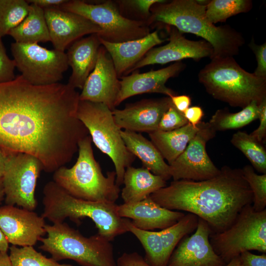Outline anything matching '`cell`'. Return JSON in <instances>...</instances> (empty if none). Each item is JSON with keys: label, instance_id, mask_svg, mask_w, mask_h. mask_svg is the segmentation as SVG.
I'll list each match as a JSON object with an SVG mask.
<instances>
[{"label": "cell", "instance_id": "1", "mask_svg": "<svg viewBox=\"0 0 266 266\" xmlns=\"http://www.w3.org/2000/svg\"><path fill=\"white\" fill-rule=\"evenodd\" d=\"M80 94L68 84L33 85L21 75L0 83V147L31 154L54 172L89 132L78 118Z\"/></svg>", "mask_w": 266, "mask_h": 266}, {"label": "cell", "instance_id": "2", "mask_svg": "<svg viewBox=\"0 0 266 266\" xmlns=\"http://www.w3.org/2000/svg\"><path fill=\"white\" fill-rule=\"evenodd\" d=\"M149 197L166 209L195 214L206 222L212 233L228 228L242 208L253 201L241 168L227 166L212 178L172 181Z\"/></svg>", "mask_w": 266, "mask_h": 266}, {"label": "cell", "instance_id": "3", "mask_svg": "<svg viewBox=\"0 0 266 266\" xmlns=\"http://www.w3.org/2000/svg\"><path fill=\"white\" fill-rule=\"evenodd\" d=\"M154 4L147 21L172 26L181 33L200 36L213 49L211 60L233 57L244 43L242 35L229 26L217 27L207 19L206 5L195 0H173Z\"/></svg>", "mask_w": 266, "mask_h": 266}, {"label": "cell", "instance_id": "4", "mask_svg": "<svg viewBox=\"0 0 266 266\" xmlns=\"http://www.w3.org/2000/svg\"><path fill=\"white\" fill-rule=\"evenodd\" d=\"M42 216L53 224L63 223L69 218L77 224L84 218L95 223L98 234L111 241L116 236L128 232L124 218L117 212L115 202L92 201L75 198L53 181L47 182L43 190Z\"/></svg>", "mask_w": 266, "mask_h": 266}, {"label": "cell", "instance_id": "5", "mask_svg": "<svg viewBox=\"0 0 266 266\" xmlns=\"http://www.w3.org/2000/svg\"><path fill=\"white\" fill-rule=\"evenodd\" d=\"M89 135L78 143V156L71 167H59L53 173V181L71 196L86 200L115 202L120 188L116 172L104 175L96 161Z\"/></svg>", "mask_w": 266, "mask_h": 266}, {"label": "cell", "instance_id": "6", "mask_svg": "<svg viewBox=\"0 0 266 266\" xmlns=\"http://www.w3.org/2000/svg\"><path fill=\"white\" fill-rule=\"evenodd\" d=\"M198 77L209 95L231 106L243 108L266 99V79L245 70L233 57L211 59Z\"/></svg>", "mask_w": 266, "mask_h": 266}, {"label": "cell", "instance_id": "7", "mask_svg": "<svg viewBox=\"0 0 266 266\" xmlns=\"http://www.w3.org/2000/svg\"><path fill=\"white\" fill-rule=\"evenodd\" d=\"M39 248L56 261L69 259L81 266H117L111 241L97 234L86 237L65 223L46 224Z\"/></svg>", "mask_w": 266, "mask_h": 266}, {"label": "cell", "instance_id": "8", "mask_svg": "<svg viewBox=\"0 0 266 266\" xmlns=\"http://www.w3.org/2000/svg\"><path fill=\"white\" fill-rule=\"evenodd\" d=\"M77 115L87 129L92 141L112 160L115 169L116 184H123L126 169L135 157L127 149L117 126L112 111L106 105L79 100Z\"/></svg>", "mask_w": 266, "mask_h": 266}, {"label": "cell", "instance_id": "9", "mask_svg": "<svg viewBox=\"0 0 266 266\" xmlns=\"http://www.w3.org/2000/svg\"><path fill=\"white\" fill-rule=\"evenodd\" d=\"M210 243L215 253L226 263L246 251L266 253V209L255 211L247 205L225 230L212 233Z\"/></svg>", "mask_w": 266, "mask_h": 266}, {"label": "cell", "instance_id": "10", "mask_svg": "<svg viewBox=\"0 0 266 266\" xmlns=\"http://www.w3.org/2000/svg\"><path fill=\"white\" fill-rule=\"evenodd\" d=\"M59 9L79 14L96 24L101 30L98 34L99 37L109 42L136 39L150 33L147 22L125 17L115 1L92 4L81 0H67Z\"/></svg>", "mask_w": 266, "mask_h": 266}, {"label": "cell", "instance_id": "11", "mask_svg": "<svg viewBox=\"0 0 266 266\" xmlns=\"http://www.w3.org/2000/svg\"><path fill=\"white\" fill-rule=\"evenodd\" d=\"M11 50L16 67L30 83L47 85L58 83L68 67L66 53L49 50L38 43L13 42Z\"/></svg>", "mask_w": 266, "mask_h": 266}, {"label": "cell", "instance_id": "12", "mask_svg": "<svg viewBox=\"0 0 266 266\" xmlns=\"http://www.w3.org/2000/svg\"><path fill=\"white\" fill-rule=\"evenodd\" d=\"M43 166L27 153L9 152L2 176L5 202L33 211L37 206L35 190Z\"/></svg>", "mask_w": 266, "mask_h": 266}, {"label": "cell", "instance_id": "13", "mask_svg": "<svg viewBox=\"0 0 266 266\" xmlns=\"http://www.w3.org/2000/svg\"><path fill=\"white\" fill-rule=\"evenodd\" d=\"M199 217L188 213L175 224L159 232L144 231L135 227L125 218L128 232L133 234L145 251V261L151 266H167L169 259L183 237L195 231Z\"/></svg>", "mask_w": 266, "mask_h": 266}, {"label": "cell", "instance_id": "14", "mask_svg": "<svg viewBox=\"0 0 266 266\" xmlns=\"http://www.w3.org/2000/svg\"><path fill=\"white\" fill-rule=\"evenodd\" d=\"M216 133L208 122H201L199 131L185 150L169 165L173 181H202L212 178L220 173V169L215 166L206 150V143Z\"/></svg>", "mask_w": 266, "mask_h": 266}, {"label": "cell", "instance_id": "15", "mask_svg": "<svg viewBox=\"0 0 266 266\" xmlns=\"http://www.w3.org/2000/svg\"><path fill=\"white\" fill-rule=\"evenodd\" d=\"M167 30L169 33L168 43L149 50L129 73L148 65H163L172 62H179L188 58L198 61L203 58H211L213 55L212 47L205 40H189L172 26H168Z\"/></svg>", "mask_w": 266, "mask_h": 266}, {"label": "cell", "instance_id": "16", "mask_svg": "<svg viewBox=\"0 0 266 266\" xmlns=\"http://www.w3.org/2000/svg\"><path fill=\"white\" fill-rule=\"evenodd\" d=\"M120 87L112 59L101 45L96 64L84 83L79 100L101 103L113 110L116 107Z\"/></svg>", "mask_w": 266, "mask_h": 266}, {"label": "cell", "instance_id": "17", "mask_svg": "<svg viewBox=\"0 0 266 266\" xmlns=\"http://www.w3.org/2000/svg\"><path fill=\"white\" fill-rule=\"evenodd\" d=\"M211 231L199 218L195 233L182 238L172 252L167 266H224L226 263L214 251L209 241Z\"/></svg>", "mask_w": 266, "mask_h": 266}, {"label": "cell", "instance_id": "18", "mask_svg": "<svg viewBox=\"0 0 266 266\" xmlns=\"http://www.w3.org/2000/svg\"><path fill=\"white\" fill-rule=\"evenodd\" d=\"M44 219L25 208L7 204L0 207V229L12 245L33 246L46 233Z\"/></svg>", "mask_w": 266, "mask_h": 266}, {"label": "cell", "instance_id": "19", "mask_svg": "<svg viewBox=\"0 0 266 266\" xmlns=\"http://www.w3.org/2000/svg\"><path fill=\"white\" fill-rule=\"evenodd\" d=\"M172 104L169 97L143 99L128 104L122 109L112 111L114 121L120 129L148 133L157 130L164 113Z\"/></svg>", "mask_w": 266, "mask_h": 266}, {"label": "cell", "instance_id": "20", "mask_svg": "<svg viewBox=\"0 0 266 266\" xmlns=\"http://www.w3.org/2000/svg\"><path fill=\"white\" fill-rule=\"evenodd\" d=\"M44 12L55 49L65 52L83 36L101 32L100 27L79 14L55 8L44 9Z\"/></svg>", "mask_w": 266, "mask_h": 266}, {"label": "cell", "instance_id": "21", "mask_svg": "<svg viewBox=\"0 0 266 266\" xmlns=\"http://www.w3.org/2000/svg\"><path fill=\"white\" fill-rule=\"evenodd\" d=\"M185 65L181 61L156 70L139 73L133 72L120 77V90L116 106L132 96L145 93H159L171 97L177 95L166 83L170 78L177 76L184 69Z\"/></svg>", "mask_w": 266, "mask_h": 266}, {"label": "cell", "instance_id": "22", "mask_svg": "<svg viewBox=\"0 0 266 266\" xmlns=\"http://www.w3.org/2000/svg\"><path fill=\"white\" fill-rule=\"evenodd\" d=\"M117 212L121 218L131 219L136 228L149 231L167 228L185 215L183 212L161 206L150 197L138 202L118 205Z\"/></svg>", "mask_w": 266, "mask_h": 266}, {"label": "cell", "instance_id": "23", "mask_svg": "<svg viewBox=\"0 0 266 266\" xmlns=\"http://www.w3.org/2000/svg\"><path fill=\"white\" fill-rule=\"evenodd\" d=\"M100 40L109 53L119 78L128 74L149 50L164 41L157 30L143 37L122 42H109L100 38Z\"/></svg>", "mask_w": 266, "mask_h": 266}, {"label": "cell", "instance_id": "24", "mask_svg": "<svg viewBox=\"0 0 266 266\" xmlns=\"http://www.w3.org/2000/svg\"><path fill=\"white\" fill-rule=\"evenodd\" d=\"M100 45L99 35L94 33L76 40L68 47L66 54L68 65L72 69L69 85L75 89H82L95 66Z\"/></svg>", "mask_w": 266, "mask_h": 266}, {"label": "cell", "instance_id": "25", "mask_svg": "<svg viewBox=\"0 0 266 266\" xmlns=\"http://www.w3.org/2000/svg\"><path fill=\"white\" fill-rule=\"evenodd\" d=\"M121 135L127 149L141 161L143 167L166 181L171 178L169 165L151 140L129 131L121 130Z\"/></svg>", "mask_w": 266, "mask_h": 266}, {"label": "cell", "instance_id": "26", "mask_svg": "<svg viewBox=\"0 0 266 266\" xmlns=\"http://www.w3.org/2000/svg\"><path fill=\"white\" fill-rule=\"evenodd\" d=\"M121 197L124 203L141 201L166 186V181L147 168L128 166L125 170Z\"/></svg>", "mask_w": 266, "mask_h": 266}, {"label": "cell", "instance_id": "27", "mask_svg": "<svg viewBox=\"0 0 266 266\" xmlns=\"http://www.w3.org/2000/svg\"><path fill=\"white\" fill-rule=\"evenodd\" d=\"M200 123L194 126L189 123L171 131H156L149 133L151 141L170 165L186 149L200 128Z\"/></svg>", "mask_w": 266, "mask_h": 266}, {"label": "cell", "instance_id": "28", "mask_svg": "<svg viewBox=\"0 0 266 266\" xmlns=\"http://www.w3.org/2000/svg\"><path fill=\"white\" fill-rule=\"evenodd\" d=\"M16 42L38 43L50 41V37L44 10L30 4L29 11L25 18L8 33Z\"/></svg>", "mask_w": 266, "mask_h": 266}, {"label": "cell", "instance_id": "29", "mask_svg": "<svg viewBox=\"0 0 266 266\" xmlns=\"http://www.w3.org/2000/svg\"><path fill=\"white\" fill-rule=\"evenodd\" d=\"M259 118V104L252 101L237 112L231 113L228 109L217 110L208 122L216 131H224L242 128Z\"/></svg>", "mask_w": 266, "mask_h": 266}, {"label": "cell", "instance_id": "30", "mask_svg": "<svg viewBox=\"0 0 266 266\" xmlns=\"http://www.w3.org/2000/svg\"><path fill=\"white\" fill-rule=\"evenodd\" d=\"M231 142L243 153L253 168L259 172L266 174V151L262 143L241 131L234 133Z\"/></svg>", "mask_w": 266, "mask_h": 266}, {"label": "cell", "instance_id": "31", "mask_svg": "<svg viewBox=\"0 0 266 266\" xmlns=\"http://www.w3.org/2000/svg\"><path fill=\"white\" fill-rule=\"evenodd\" d=\"M252 7L249 0H212L206 5L205 14L211 23L225 21L228 18L248 12Z\"/></svg>", "mask_w": 266, "mask_h": 266}, {"label": "cell", "instance_id": "32", "mask_svg": "<svg viewBox=\"0 0 266 266\" xmlns=\"http://www.w3.org/2000/svg\"><path fill=\"white\" fill-rule=\"evenodd\" d=\"M29 8L30 4L25 0H0V38L22 22Z\"/></svg>", "mask_w": 266, "mask_h": 266}, {"label": "cell", "instance_id": "33", "mask_svg": "<svg viewBox=\"0 0 266 266\" xmlns=\"http://www.w3.org/2000/svg\"><path fill=\"white\" fill-rule=\"evenodd\" d=\"M9 249V257L13 266H73L48 258L32 246L18 247L12 245Z\"/></svg>", "mask_w": 266, "mask_h": 266}, {"label": "cell", "instance_id": "34", "mask_svg": "<svg viewBox=\"0 0 266 266\" xmlns=\"http://www.w3.org/2000/svg\"><path fill=\"white\" fill-rule=\"evenodd\" d=\"M241 170L253 193V209L256 212L264 210L266 206V174L256 173L250 165L245 166Z\"/></svg>", "mask_w": 266, "mask_h": 266}, {"label": "cell", "instance_id": "35", "mask_svg": "<svg viewBox=\"0 0 266 266\" xmlns=\"http://www.w3.org/2000/svg\"><path fill=\"white\" fill-rule=\"evenodd\" d=\"M120 12L125 17L136 21H148L150 9L155 3L163 0H119L115 1Z\"/></svg>", "mask_w": 266, "mask_h": 266}, {"label": "cell", "instance_id": "36", "mask_svg": "<svg viewBox=\"0 0 266 266\" xmlns=\"http://www.w3.org/2000/svg\"><path fill=\"white\" fill-rule=\"evenodd\" d=\"M188 123V122L184 114L179 111L172 104L163 115L157 130L164 132L171 131L181 128Z\"/></svg>", "mask_w": 266, "mask_h": 266}, {"label": "cell", "instance_id": "37", "mask_svg": "<svg viewBox=\"0 0 266 266\" xmlns=\"http://www.w3.org/2000/svg\"><path fill=\"white\" fill-rule=\"evenodd\" d=\"M15 67L14 60L7 56L1 38H0V83L10 81L15 78Z\"/></svg>", "mask_w": 266, "mask_h": 266}, {"label": "cell", "instance_id": "38", "mask_svg": "<svg viewBox=\"0 0 266 266\" xmlns=\"http://www.w3.org/2000/svg\"><path fill=\"white\" fill-rule=\"evenodd\" d=\"M249 47L255 55L257 62V66L253 74L258 77L266 79V43L258 45L252 40Z\"/></svg>", "mask_w": 266, "mask_h": 266}, {"label": "cell", "instance_id": "39", "mask_svg": "<svg viewBox=\"0 0 266 266\" xmlns=\"http://www.w3.org/2000/svg\"><path fill=\"white\" fill-rule=\"evenodd\" d=\"M259 126L250 134L261 143H264L266 136V99L259 104Z\"/></svg>", "mask_w": 266, "mask_h": 266}, {"label": "cell", "instance_id": "40", "mask_svg": "<svg viewBox=\"0 0 266 266\" xmlns=\"http://www.w3.org/2000/svg\"><path fill=\"white\" fill-rule=\"evenodd\" d=\"M117 266H151L137 252H125L116 260Z\"/></svg>", "mask_w": 266, "mask_h": 266}, {"label": "cell", "instance_id": "41", "mask_svg": "<svg viewBox=\"0 0 266 266\" xmlns=\"http://www.w3.org/2000/svg\"><path fill=\"white\" fill-rule=\"evenodd\" d=\"M240 266H266V254L256 255L249 251L242 252L238 256Z\"/></svg>", "mask_w": 266, "mask_h": 266}, {"label": "cell", "instance_id": "42", "mask_svg": "<svg viewBox=\"0 0 266 266\" xmlns=\"http://www.w3.org/2000/svg\"><path fill=\"white\" fill-rule=\"evenodd\" d=\"M183 114L188 123L194 126H197L201 122L204 115L202 108L198 106L189 107Z\"/></svg>", "mask_w": 266, "mask_h": 266}, {"label": "cell", "instance_id": "43", "mask_svg": "<svg viewBox=\"0 0 266 266\" xmlns=\"http://www.w3.org/2000/svg\"><path fill=\"white\" fill-rule=\"evenodd\" d=\"M170 99L175 107L182 113L190 107L191 103L190 97L185 95H177L170 97Z\"/></svg>", "mask_w": 266, "mask_h": 266}, {"label": "cell", "instance_id": "44", "mask_svg": "<svg viewBox=\"0 0 266 266\" xmlns=\"http://www.w3.org/2000/svg\"><path fill=\"white\" fill-rule=\"evenodd\" d=\"M29 4H35L42 9H59L66 0H27Z\"/></svg>", "mask_w": 266, "mask_h": 266}, {"label": "cell", "instance_id": "45", "mask_svg": "<svg viewBox=\"0 0 266 266\" xmlns=\"http://www.w3.org/2000/svg\"><path fill=\"white\" fill-rule=\"evenodd\" d=\"M9 151L0 147V177H2L7 162Z\"/></svg>", "mask_w": 266, "mask_h": 266}, {"label": "cell", "instance_id": "46", "mask_svg": "<svg viewBox=\"0 0 266 266\" xmlns=\"http://www.w3.org/2000/svg\"><path fill=\"white\" fill-rule=\"evenodd\" d=\"M9 248V243L0 229V251L7 252Z\"/></svg>", "mask_w": 266, "mask_h": 266}, {"label": "cell", "instance_id": "47", "mask_svg": "<svg viewBox=\"0 0 266 266\" xmlns=\"http://www.w3.org/2000/svg\"><path fill=\"white\" fill-rule=\"evenodd\" d=\"M0 266H13L7 252L0 251Z\"/></svg>", "mask_w": 266, "mask_h": 266}, {"label": "cell", "instance_id": "48", "mask_svg": "<svg viewBox=\"0 0 266 266\" xmlns=\"http://www.w3.org/2000/svg\"><path fill=\"white\" fill-rule=\"evenodd\" d=\"M4 198V191L2 177H0V203Z\"/></svg>", "mask_w": 266, "mask_h": 266}, {"label": "cell", "instance_id": "49", "mask_svg": "<svg viewBox=\"0 0 266 266\" xmlns=\"http://www.w3.org/2000/svg\"><path fill=\"white\" fill-rule=\"evenodd\" d=\"M238 256L233 259L224 266H240Z\"/></svg>", "mask_w": 266, "mask_h": 266}]
</instances>
